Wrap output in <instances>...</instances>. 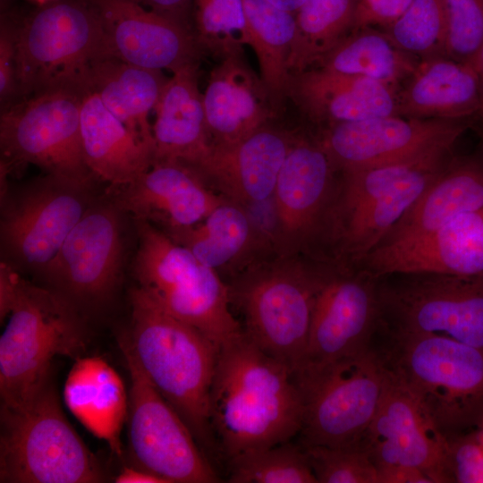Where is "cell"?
Masks as SVG:
<instances>
[{
	"label": "cell",
	"instance_id": "obj_27",
	"mask_svg": "<svg viewBox=\"0 0 483 483\" xmlns=\"http://www.w3.org/2000/svg\"><path fill=\"white\" fill-rule=\"evenodd\" d=\"M80 142L88 169L109 189L131 182L154 162L153 148L138 140L96 93L87 89L80 103Z\"/></svg>",
	"mask_w": 483,
	"mask_h": 483
},
{
	"label": "cell",
	"instance_id": "obj_16",
	"mask_svg": "<svg viewBox=\"0 0 483 483\" xmlns=\"http://www.w3.org/2000/svg\"><path fill=\"white\" fill-rule=\"evenodd\" d=\"M465 125L462 120L392 114L328 126L319 143L335 170L344 171L403 160L456 142Z\"/></svg>",
	"mask_w": 483,
	"mask_h": 483
},
{
	"label": "cell",
	"instance_id": "obj_6",
	"mask_svg": "<svg viewBox=\"0 0 483 483\" xmlns=\"http://www.w3.org/2000/svg\"><path fill=\"white\" fill-rule=\"evenodd\" d=\"M0 482L96 483L105 476L67 420L51 377L27 402L1 406Z\"/></svg>",
	"mask_w": 483,
	"mask_h": 483
},
{
	"label": "cell",
	"instance_id": "obj_39",
	"mask_svg": "<svg viewBox=\"0 0 483 483\" xmlns=\"http://www.w3.org/2000/svg\"><path fill=\"white\" fill-rule=\"evenodd\" d=\"M302 446L318 483H378L377 468L360 444Z\"/></svg>",
	"mask_w": 483,
	"mask_h": 483
},
{
	"label": "cell",
	"instance_id": "obj_41",
	"mask_svg": "<svg viewBox=\"0 0 483 483\" xmlns=\"http://www.w3.org/2000/svg\"><path fill=\"white\" fill-rule=\"evenodd\" d=\"M446 439L449 482L483 483V421Z\"/></svg>",
	"mask_w": 483,
	"mask_h": 483
},
{
	"label": "cell",
	"instance_id": "obj_19",
	"mask_svg": "<svg viewBox=\"0 0 483 483\" xmlns=\"http://www.w3.org/2000/svg\"><path fill=\"white\" fill-rule=\"evenodd\" d=\"M106 195L123 214L165 232L192 226L225 202L193 167L171 160L153 162L131 182L106 188Z\"/></svg>",
	"mask_w": 483,
	"mask_h": 483
},
{
	"label": "cell",
	"instance_id": "obj_43",
	"mask_svg": "<svg viewBox=\"0 0 483 483\" xmlns=\"http://www.w3.org/2000/svg\"><path fill=\"white\" fill-rule=\"evenodd\" d=\"M412 0H358L353 30L370 24H390L411 4Z\"/></svg>",
	"mask_w": 483,
	"mask_h": 483
},
{
	"label": "cell",
	"instance_id": "obj_12",
	"mask_svg": "<svg viewBox=\"0 0 483 483\" xmlns=\"http://www.w3.org/2000/svg\"><path fill=\"white\" fill-rule=\"evenodd\" d=\"M385 379L372 346L295 378L304 403L300 444H360L377 410Z\"/></svg>",
	"mask_w": 483,
	"mask_h": 483
},
{
	"label": "cell",
	"instance_id": "obj_21",
	"mask_svg": "<svg viewBox=\"0 0 483 483\" xmlns=\"http://www.w3.org/2000/svg\"><path fill=\"white\" fill-rule=\"evenodd\" d=\"M335 170L319 141L291 144L272 196L281 244L298 245L323 230Z\"/></svg>",
	"mask_w": 483,
	"mask_h": 483
},
{
	"label": "cell",
	"instance_id": "obj_2",
	"mask_svg": "<svg viewBox=\"0 0 483 483\" xmlns=\"http://www.w3.org/2000/svg\"><path fill=\"white\" fill-rule=\"evenodd\" d=\"M125 335L143 371L187 424L203 453H219L209 417V397L219 347L178 319L139 287L130 295Z\"/></svg>",
	"mask_w": 483,
	"mask_h": 483
},
{
	"label": "cell",
	"instance_id": "obj_26",
	"mask_svg": "<svg viewBox=\"0 0 483 483\" xmlns=\"http://www.w3.org/2000/svg\"><path fill=\"white\" fill-rule=\"evenodd\" d=\"M154 111V162L179 161L194 167L211 146L203 93L199 88L198 63L173 72Z\"/></svg>",
	"mask_w": 483,
	"mask_h": 483
},
{
	"label": "cell",
	"instance_id": "obj_50",
	"mask_svg": "<svg viewBox=\"0 0 483 483\" xmlns=\"http://www.w3.org/2000/svg\"><path fill=\"white\" fill-rule=\"evenodd\" d=\"M477 114H479L481 117L483 118V77H481V99H480V106Z\"/></svg>",
	"mask_w": 483,
	"mask_h": 483
},
{
	"label": "cell",
	"instance_id": "obj_32",
	"mask_svg": "<svg viewBox=\"0 0 483 483\" xmlns=\"http://www.w3.org/2000/svg\"><path fill=\"white\" fill-rule=\"evenodd\" d=\"M419 61L396 47L386 33L363 28L350 33L315 64L394 87L410 77Z\"/></svg>",
	"mask_w": 483,
	"mask_h": 483
},
{
	"label": "cell",
	"instance_id": "obj_11",
	"mask_svg": "<svg viewBox=\"0 0 483 483\" xmlns=\"http://www.w3.org/2000/svg\"><path fill=\"white\" fill-rule=\"evenodd\" d=\"M82 93L77 87L53 88L3 111L1 174L30 164L47 174L92 182L80 142Z\"/></svg>",
	"mask_w": 483,
	"mask_h": 483
},
{
	"label": "cell",
	"instance_id": "obj_13",
	"mask_svg": "<svg viewBox=\"0 0 483 483\" xmlns=\"http://www.w3.org/2000/svg\"><path fill=\"white\" fill-rule=\"evenodd\" d=\"M120 346L131 379L129 445L136 467L168 483L219 482L189 427L150 382L125 336Z\"/></svg>",
	"mask_w": 483,
	"mask_h": 483
},
{
	"label": "cell",
	"instance_id": "obj_20",
	"mask_svg": "<svg viewBox=\"0 0 483 483\" xmlns=\"http://www.w3.org/2000/svg\"><path fill=\"white\" fill-rule=\"evenodd\" d=\"M357 268L378 277L395 273L483 275V208L461 214L415 240L374 250Z\"/></svg>",
	"mask_w": 483,
	"mask_h": 483
},
{
	"label": "cell",
	"instance_id": "obj_8",
	"mask_svg": "<svg viewBox=\"0 0 483 483\" xmlns=\"http://www.w3.org/2000/svg\"><path fill=\"white\" fill-rule=\"evenodd\" d=\"M91 182L46 173L11 188L1 177V261L38 274L95 200Z\"/></svg>",
	"mask_w": 483,
	"mask_h": 483
},
{
	"label": "cell",
	"instance_id": "obj_38",
	"mask_svg": "<svg viewBox=\"0 0 483 483\" xmlns=\"http://www.w3.org/2000/svg\"><path fill=\"white\" fill-rule=\"evenodd\" d=\"M446 31L443 0H412L386 33L396 47L422 61L446 56Z\"/></svg>",
	"mask_w": 483,
	"mask_h": 483
},
{
	"label": "cell",
	"instance_id": "obj_46",
	"mask_svg": "<svg viewBox=\"0 0 483 483\" xmlns=\"http://www.w3.org/2000/svg\"><path fill=\"white\" fill-rule=\"evenodd\" d=\"M378 483H434L421 470L402 465H391L377 469Z\"/></svg>",
	"mask_w": 483,
	"mask_h": 483
},
{
	"label": "cell",
	"instance_id": "obj_10",
	"mask_svg": "<svg viewBox=\"0 0 483 483\" xmlns=\"http://www.w3.org/2000/svg\"><path fill=\"white\" fill-rule=\"evenodd\" d=\"M377 283L378 328L438 335L483 349V275L395 273Z\"/></svg>",
	"mask_w": 483,
	"mask_h": 483
},
{
	"label": "cell",
	"instance_id": "obj_3",
	"mask_svg": "<svg viewBox=\"0 0 483 483\" xmlns=\"http://www.w3.org/2000/svg\"><path fill=\"white\" fill-rule=\"evenodd\" d=\"M371 346L385 371L445 436L483 421V349L443 335L382 328Z\"/></svg>",
	"mask_w": 483,
	"mask_h": 483
},
{
	"label": "cell",
	"instance_id": "obj_51",
	"mask_svg": "<svg viewBox=\"0 0 483 483\" xmlns=\"http://www.w3.org/2000/svg\"><path fill=\"white\" fill-rule=\"evenodd\" d=\"M35 1H38V2H39L41 4H47V3H49V2H51L53 0H35Z\"/></svg>",
	"mask_w": 483,
	"mask_h": 483
},
{
	"label": "cell",
	"instance_id": "obj_30",
	"mask_svg": "<svg viewBox=\"0 0 483 483\" xmlns=\"http://www.w3.org/2000/svg\"><path fill=\"white\" fill-rule=\"evenodd\" d=\"M64 398L77 419L95 436L122 454L121 431L129 395L115 369L100 357L75 360L65 380Z\"/></svg>",
	"mask_w": 483,
	"mask_h": 483
},
{
	"label": "cell",
	"instance_id": "obj_14",
	"mask_svg": "<svg viewBox=\"0 0 483 483\" xmlns=\"http://www.w3.org/2000/svg\"><path fill=\"white\" fill-rule=\"evenodd\" d=\"M123 215L106 195L95 199L38 273L80 313L104 305L118 287L124 258Z\"/></svg>",
	"mask_w": 483,
	"mask_h": 483
},
{
	"label": "cell",
	"instance_id": "obj_18",
	"mask_svg": "<svg viewBox=\"0 0 483 483\" xmlns=\"http://www.w3.org/2000/svg\"><path fill=\"white\" fill-rule=\"evenodd\" d=\"M90 2L102 24V56L172 73L198 63L202 50L191 30L126 0Z\"/></svg>",
	"mask_w": 483,
	"mask_h": 483
},
{
	"label": "cell",
	"instance_id": "obj_36",
	"mask_svg": "<svg viewBox=\"0 0 483 483\" xmlns=\"http://www.w3.org/2000/svg\"><path fill=\"white\" fill-rule=\"evenodd\" d=\"M232 483H318L303 446L292 440L229 461Z\"/></svg>",
	"mask_w": 483,
	"mask_h": 483
},
{
	"label": "cell",
	"instance_id": "obj_15",
	"mask_svg": "<svg viewBox=\"0 0 483 483\" xmlns=\"http://www.w3.org/2000/svg\"><path fill=\"white\" fill-rule=\"evenodd\" d=\"M378 324L377 277L353 267L324 268L305 353L293 378L368 350Z\"/></svg>",
	"mask_w": 483,
	"mask_h": 483
},
{
	"label": "cell",
	"instance_id": "obj_45",
	"mask_svg": "<svg viewBox=\"0 0 483 483\" xmlns=\"http://www.w3.org/2000/svg\"><path fill=\"white\" fill-rule=\"evenodd\" d=\"M21 274L4 261L0 263V320L1 323L10 314L15 298L17 284Z\"/></svg>",
	"mask_w": 483,
	"mask_h": 483
},
{
	"label": "cell",
	"instance_id": "obj_5",
	"mask_svg": "<svg viewBox=\"0 0 483 483\" xmlns=\"http://www.w3.org/2000/svg\"><path fill=\"white\" fill-rule=\"evenodd\" d=\"M138 286L165 311L192 326L219 348L243 332L231 307L229 286L161 228L135 220Z\"/></svg>",
	"mask_w": 483,
	"mask_h": 483
},
{
	"label": "cell",
	"instance_id": "obj_4",
	"mask_svg": "<svg viewBox=\"0 0 483 483\" xmlns=\"http://www.w3.org/2000/svg\"><path fill=\"white\" fill-rule=\"evenodd\" d=\"M8 317L0 337L1 406L16 407L51 377L54 358L81 357L87 334L82 314L71 301L21 275Z\"/></svg>",
	"mask_w": 483,
	"mask_h": 483
},
{
	"label": "cell",
	"instance_id": "obj_49",
	"mask_svg": "<svg viewBox=\"0 0 483 483\" xmlns=\"http://www.w3.org/2000/svg\"><path fill=\"white\" fill-rule=\"evenodd\" d=\"M483 77V42L473 56L466 63Z\"/></svg>",
	"mask_w": 483,
	"mask_h": 483
},
{
	"label": "cell",
	"instance_id": "obj_44",
	"mask_svg": "<svg viewBox=\"0 0 483 483\" xmlns=\"http://www.w3.org/2000/svg\"><path fill=\"white\" fill-rule=\"evenodd\" d=\"M164 16L184 28L192 29L193 0H126ZM194 34V33H193Z\"/></svg>",
	"mask_w": 483,
	"mask_h": 483
},
{
	"label": "cell",
	"instance_id": "obj_29",
	"mask_svg": "<svg viewBox=\"0 0 483 483\" xmlns=\"http://www.w3.org/2000/svg\"><path fill=\"white\" fill-rule=\"evenodd\" d=\"M481 208L483 163L454 157L377 248L415 240L436 230L461 214Z\"/></svg>",
	"mask_w": 483,
	"mask_h": 483
},
{
	"label": "cell",
	"instance_id": "obj_1",
	"mask_svg": "<svg viewBox=\"0 0 483 483\" xmlns=\"http://www.w3.org/2000/svg\"><path fill=\"white\" fill-rule=\"evenodd\" d=\"M301 392L290 369L245 334L219 348L209 397L218 451L228 462L291 441L303 422Z\"/></svg>",
	"mask_w": 483,
	"mask_h": 483
},
{
	"label": "cell",
	"instance_id": "obj_9",
	"mask_svg": "<svg viewBox=\"0 0 483 483\" xmlns=\"http://www.w3.org/2000/svg\"><path fill=\"white\" fill-rule=\"evenodd\" d=\"M324 268L276 265L252 270L229 286L244 334L293 377L305 353Z\"/></svg>",
	"mask_w": 483,
	"mask_h": 483
},
{
	"label": "cell",
	"instance_id": "obj_28",
	"mask_svg": "<svg viewBox=\"0 0 483 483\" xmlns=\"http://www.w3.org/2000/svg\"><path fill=\"white\" fill-rule=\"evenodd\" d=\"M481 76L466 63L446 56L422 60L398 95L397 115L462 120L477 114Z\"/></svg>",
	"mask_w": 483,
	"mask_h": 483
},
{
	"label": "cell",
	"instance_id": "obj_17",
	"mask_svg": "<svg viewBox=\"0 0 483 483\" xmlns=\"http://www.w3.org/2000/svg\"><path fill=\"white\" fill-rule=\"evenodd\" d=\"M382 396L360 445L377 469L415 467L434 483H449L447 440L418 401L386 371Z\"/></svg>",
	"mask_w": 483,
	"mask_h": 483
},
{
	"label": "cell",
	"instance_id": "obj_42",
	"mask_svg": "<svg viewBox=\"0 0 483 483\" xmlns=\"http://www.w3.org/2000/svg\"><path fill=\"white\" fill-rule=\"evenodd\" d=\"M17 22L4 14L0 30V98L4 103L19 95L16 76Z\"/></svg>",
	"mask_w": 483,
	"mask_h": 483
},
{
	"label": "cell",
	"instance_id": "obj_22",
	"mask_svg": "<svg viewBox=\"0 0 483 483\" xmlns=\"http://www.w3.org/2000/svg\"><path fill=\"white\" fill-rule=\"evenodd\" d=\"M291 143L266 126L234 143H211L193 167L238 203L261 202L273 196Z\"/></svg>",
	"mask_w": 483,
	"mask_h": 483
},
{
	"label": "cell",
	"instance_id": "obj_24",
	"mask_svg": "<svg viewBox=\"0 0 483 483\" xmlns=\"http://www.w3.org/2000/svg\"><path fill=\"white\" fill-rule=\"evenodd\" d=\"M203 105L211 143L242 140L276 112L271 95L243 55L227 56L211 72Z\"/></svg>",
	"mask_w": 483,
	"mask_h": 483
},
{
	"label": "cell",
	"instance_id": "obj_31",
	"mask_svg": "<svg viewBox=\"0 0 483 483\" xmlns=\"http://www.w3.org/2000/svg\"><path fill=\"white\" fill-rule=\"evenodd\" d=\"M167 80L163 71L100 56L89 64L84 88L96 93L111 114L153 148L149 114L155 110Z\"/></svg>",
	"mask_w": 483,
	"mask_h": 483
},
{
	"label": "cell",
	"instance_id": "obj_48",
	"mask_svg": "<svg viewBox=\"0 0 483 483\" xmlns=\"http://www.w3.org/2000/svg\"><path fill=\"white\" fill-rule=\"evenodd\" d=\"M274 6L295 14L306 0H267Z\"/></svg>",
	"mask_w": 483,
	"mask_h": 483
},
{
	"label": "cell",
	"instance_id": "obj_7",
	"mask_svg": "<svg viewBox=\"0 0 483 483\" xmlns=\"http://www.w3.org/2000/svg\"><path fill=\"white\" fill-rule=\"evenodd\" d=\"M103 55L99 14L90 0H53L17 22L19 95L84 89L89 64Z\"/></svg>",
	"mask_w": 483,
	"mask_h": 483
},
{
	"label": "cell",
	"instance_id": "obj_23",
	"mask_svg": "<svg viewBox=\"0 0 483 483\" xmlns=\"http://www.w3.org/2000/svg\"><path fill=\"white\" fill-rule=\"evenodd\" d=\"M287 97L309 119L328 126L397 114L394 87L319 67L291 74Z\"/></svg>",
	"mask_w": 483,
	"mask_h": 483
},
{
	"label": "cell",
	"instance_id": "obj_25",
	"mask_svg": "<svg viewBox=\"0 0 483 483\" xmlns=\"http://www.w3.org/2000/svg\"><path fill=\"white\" fill-rule=\"evenodd\" d=\"M454 158L453 150L425 165L379 199L328 219L323 230L347 267H356Z\"/></svg>",
	"mask_w": 483,
	"mask_h": 483
},
{
	"label": "cell",
	"instance_id": "obj_33",
	"mask_svg": "<svg viewBox=\"0 0 483 483\" xmlns=\"http://www.w3.org/2000/svg\"><path fill=\"white\" fill-rule=\"evenodd\" d=\"M244 7L248 46L257 56L259 76L277 109L288 93V61L296 32L295 16L267 0H244Z\"/></svg>",
	"mask_w": 483,
	"mask_h": 483
},
{
	"label": "cell",
	"instance_id": "obj_47",
	"mask_svg": "<svg viewBox=\"0 0 483 483\" xmlns=\"http://www.w3.org/2000/svg\"><path fill=\"white\" fill-rule=\"evenodd\" d=\"M114 481L116 483H168L162 477L138 467H125Z\"/></svg>",
	"mask_w": 483,
	"mask_h": 483
},
{
	"label": "cell",
	"instance_id": "obj_35",
	"mask_svg": "<svg viewBox=\"0 0 483 483\" xmlns=\"http://www.w3.org/2000/svg\"><path fill=\"white\" fill-rule=\"evenodd\" d=\"M165 233L203 264L216 269L248 246L251 224L244 210L225 201L199 223Z\"/></svg>",
	"mask_w": 483,
	"mask_h": 483
},
{
	"label": "cell",
	"instance_id": "obj_40",
	"mask_svg": "<svg viewBox=\"0 0 483 483\" xmlns=\"http://www.w3.org/2000/svg\"><path fill=\"white\" fill-rule=\"evenodd\" d=\"M446 16L445 55L467 63L483 42V0H443Z\"/></svg>",
	"mask_w": 483,
	"mask_h": 483
},
{
	"label": "cell",
	"instance_id": "obj_34",
	"mask_svg": "<svg viewBox=\"0 0 483 483\" xmlns=\"http://www.w3.org/2000/svg\"><path fill=\"white\" fill-rule=\"evenodd\" d=\"M358 0H306L294 14L291 72L308 69L353 30Z\"/></svg>",
	"mask_w": 483,
	"mask_h": 483
},
{
	"label": "cell",
	"instance_id": "obj_37",
	"mask_svg": "<svg viewBox=\"0 0 483 483\" xmlns=\"http://www.w3.org/2000/svg\"><path fill=\"white\" fill-rule=\"evenodd\" d=\"M192 29L202 51L220 59L248 46L244 0H193Z\"/></svg>",
	"mask_w": 483,
	"mask_h": 483
}]
</instances>
